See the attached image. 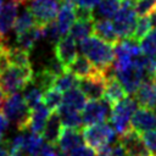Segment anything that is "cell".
<instances>
[{
	"label": "cell",
	"mask_w": 156,
	"mask_h": 156,
	"mask_svg": "<svg viewBox=\"0 0 156 156\" xmlns=\"http://www.w3.org/2000/svg\"><path fill=\"white\" fill-rule=\"evenodd\" d=\"M6 54L10 65H16V66H30L29 61V51L20 48V46H10L7 45L6 48Z\"/></svg>",
	"instance_id": "obj_28"
},
{
	"label": "cell",
	"mask_w": 156,
	"mask_h": 156,
	"mask_svg": "<svg viewBox=\"0 0 156 156\" xmlns=\"http://www.w3.org/2000/svg\"><path fill=\"white\" fill-rule=\"evenodd\" d=\"M122 0H100L93 9L94 20H110L113 18L119 10Z\"/></svg>",
	"instance_id": "obj_23"
},
{
	"label": "cell",
	"mask_w": 156,
	"mask_h": 156,
	"mask_svg": "<svg viewBox=\"0 0 156 156\" xmlns=\"http://www.w3.org/2000/svg\"><path fill=\"white\" fill-rule=\"evenodd\" d=\"M1 9H2V0H0V12H1Z\"/></svg>",
	"instance_id": "obj_52"
},
{
	"label": "cell",
	"mask_w": 156,
	"mask_h": 156,
	"mask_svg": "<svg viewBox=\"0 0 156 156\" xmlns=\"http://www.w3.org/2000/svg\"><path fill=\"white\" fill-rule=\"evenodd\" d=\"M94 21L95 20H77L71 29H69V35L74 38L76 40H83L88 38L89 35L93 34V28H94Z\"/></svg>",
	"instance_id": "obj_25"
},
{
	"label": "cell",
	"mask_w": 156,
	"mask_h": 156,
	"mask_svg": "<svg viewBox=\"0 0 156 156\" xmlns=\"http://www.w3.org/2000/svg\"><path fill=\"white\" fill-rule=\"evenodd\" d=\"M130 127L138 133L156 129V110L140 106L130 118Z\"/></svg>",
	"instance_id": "obj_11"
},
{
	"label": "cell",
	"mask_w": 156,
	"mask_h": 156,
	"mask_svg": "<svg viewBox=\"0 0 156 156\" xmlns=\"http://www.w3.org/2000/svg\"><path fill=\"white\" fill-rule=\"evenodd\" d=\"M93 34L96 35L98 38L110 43V44H116L119 38L115 30L113 23L110 22L108 20H96L94 21V28H93Z\"/></svg>",
	"instance_id": "obj_22"
},
{
	"label": "cell",
	"mask_w": 156,
	"mask_h": 156,
	"mask_svg": "<svg viewBox=\"0 0 156 156\" xmlns=\"http://www.w3.org/2000/svg\"><path fill=\"white\" fill-rule=\"evenodd\" d=\"M78 84H79V78L69 71H65L63 73L58 74L54 82V87L61 91H67L72 88H77Z\"/></svg>",
	"instance_id": "obj_32"
},
{
	"label": "cell",
	"mask_w": 156,
	"mask_h": 156,
	"mask_svg": "<svg viewBox=\"0 0 156 156\" xmlns=\"http://www.w3.org/2000/svg\"><path fill=\"white\" fill-rule=\"evenodd\" d=\"M140 136L145 144V147L150 152V155L156 152V129L152 130H146L140 133Z\"/></svg>",
	"instance_id": "obj_37"
},
{
	"label": "cell",
	"mask_w": 156,
	"mask_h": 156,
	"mask_svg": "<svg viewBox=\"0 0 156 156\" xmlns=\"http://www.w3.org/2000/svg\"><path fill=\"white\" fill-rule=\"evenodd\" d=\"M5 99H6V94L2 90H0V110L2 108V105L5 102Z\"/></svg>",
	"instance_id": "obj_47"
},
{
	"label": "cell",
	"mask_w": 156,
	"mask_h": 156,
	"mask_svg": "<svg viewBox=\"0 0 156 156\" xmlns=\"http://www.w3.org/2000/svg\"><path fill=\"white\" fill-rule=\"evenodd\" d=\"M55 78H56V76H54L51 72H49L48 69L44 68V69H40V71H38L37 73H34L32 80H33L43 91H45V90L50 89L51 87H54Z\"/></svg>",
	"instance_id": "obj_33"
},
{
	"label": "cell",
	"mask_w": 156,
	"mask_h": 156,
	"mask_svg": "<svg viewBox=\"0 0 156 156\" xmlns=\"http://www.w3.org/2000/svg\"><path fill=\"white\" fill-rule=\"evenodd\" d=\"M61 1H63V0H61Z\"/></svg>",
	"instance_id": "obj_55"
},
{
	"label": "cell",
	"mask_w": 156,
	"mask_h": 156,
	"mask_svg": "<svg viewBox=\"0 0 156 156\" xmlns=\"http://www.w3.org/2000/svg\"><path fill=\"white\" fill-rule=\"evenodd\" d=\"M7 129H9V119L6 118L5 115L0 113V139H2Z\"/></svg>",
	"instance_id": "obj_43"
},
{
	"label": "cell",
	"mask_w": 156,
	"mask_h": 156,
	"mask_svg": "<svg viewBox=\"0 0 156 156\" xmlns=\"http://www.w3.org/2000/svg\"><path fill=\"white\" fill-rule=\"evenodd\" d=\"M136 0H122L119 10L113 16V27L118 38H130L133 37L135 26H136V11H135Z\"/></svg>",
	"instance_id": "obj_5"
},
{
	"label": "cell",
	"mask_w": 156,
	"mask_h": 156,
	"mask_svg": "<svg viewBox=\"0 0 156 156\" xmlns=\"http://www.w3.org/2000/svg\"><path fill=\"white\" fill-rule=\"evenodd\" d=\"M18 15V4L10 1L2 5L0 12V39H5L9 32L13 28Z\"/></svg>",
	"instance_id": "obj_17"
},
{
	"label": "cell",
	"mask_w": 156,
	"mask_h": 156,
	"mask_svg": "<svg viewBox=\"0 0 156 156\" xmlns=\"http://www.w3.org/2000/svg\"><path fill=\"white\" fill-rule=\"evenodd\" d=\"M147 17H149V20L151 22L152 28H156V6L150 11V13L147 15Z\"/></svg>",
	"instance_id": "obj_45"
},
{
	"label": "cell",
	"mask_w": 156,
	"mask_h": 156,
	"mask_svg": "<svg viewBox=\"0 0 156 156\" xmlns=\"http://www.w3.org/2000/svg\"><path fill=\"white\" fill-rule=\"evenodd\" d=\"M82 55H84L100 72H105L112 66L115 60V49L112 44L98 38L96 35H89L79 41L78 46Z\"/></svg>",
	"instance_id": "obj_1"
},
{
	"label": "cell",
	"mask_w": 156,
	"mask_h": 156,
	"mask_svg": "<svg viewBox=\"0 0 156 156\" xmlns=\"http://www.w3.org/2000/svg\"><path fill=\"white\" fill-rule=\"evenodd\" d=\"M124 146L128 156H150V152L145 147V144L140 136V133L130 128L118 139Z\"/></svg>",
	"instance_id": "obj_12"
},
{
	"label": "cell",
	"mask_w": 156,
	"mask_h": 156,
	"mask_svg": "<svg viewBox=\"0 0 156 156\" xmlns=\"http://www.w3.org/2000/svg\"><path fill=\"white\" fill-rule=\"evenodd\" d=\"M156 6V0H136L135 11L138 16H146Z\"/></svg>",
	"instance_id": "obj_38"
},
{
	"label": "cell",
	"mask_w": 156,
	"mask_h": 156,
	"mask_svg": "<svg viewBox=\"0 0 156 156\" xmlns=\"http://www.w3.org/2000/svg\"><path fill=\"white\" fill-rule=\"evenodd\" d=\"M61 118L62 126L63 127H69V128H80V126L83 124L82 121V115L79 113V111L72 110V108H67L65 106H60V108L56 111Z\"/></svg>",
	"instance_id": "obj_26"
},
{
	"label": "cell",
	"mask_w": 156,
	"mask_h": 156,
	"mask_svg": "<svg viewBox=\"0 0 156 156\" xmlns=\"http://www.w3.org/2000/svg\"><path fill=\"white\" fill-rule=\"evenodd\" d=\"M111 104L107 102L105 99L101 100H90L85 104L84 108L82 110V121L83 124H95L100 122H105L108 119L111 113Z\"/></svg>",
	"instance_id": "obj_7"
},
{
	"label": "cell",
	"mask_w": 156,
	"mask_h": 156,
	"mask_svg": "<svg viewBox=\"0 0 156 156\" xmlns=\"http://www.w3.org/2000/svg\"><path fill=\"white\" fill-rule=\"evenodd\" d=\"M151 156H156V152H155V154H152V155H151Z\"/></svg>",
	"instance_id": "obj_53"
},
{
	"label": "cell",
	"mask_w": 156,
	"mask_h": 156,
	"mask_svg": "<svg viewBox=\"0 0 156 156\" xmlns=\"http://www.w3.org/2000/svg\"><path fill=\"white\" fill-rule=\"evenodd\" d=\"M2 111L9 122H12L18 130H27L30 108L27 105L23 95L18 93L6 95L5 102L2 105Z\"/></svg>",
	"instance_id": "obj_4"
},
{
	"label": "cell",
	"mask_w": 156,
	"mask_h": 156,
	"mask_svg": "<svg viewBox=\"0 0 156 156\" xmlns=\"http://www.w3.org/2000/svg\"><path fill=\"white\" fill-rule=\"evenodd\" d=\"M151 79H152V82L156 84V71L154 72V74H152V77H151Z\"/></svg>",
	"instance_id": "obj_49"
},
{
	"label": "cell",
	"mask_w": 156,
	"mask_h": 156,
	"mask_svg": "<svg viewBox=\"0 0 156 156\" xmlns=\"http://www.w3.org/2000/svg\"><path fill=\"white\" fill-rule=\"evenodd\" d=\"M34 26H37L35 18H34L33 13L30 12V10L28 7H26L24 10H22L17 15V18H16L15 24H13V30L16 34H18V33H22L24 30L30 29Z\"/></svg>",
	"instance_id": "obj_30"
},
{
	"label": "cell",
	"mask_w": 156,
	"mask_h": 156,
	"mask_svg": "<svg viewBox=\"0 0 156 156\" xmlns=\"http://www.w3.org/2000/svg\"><path fill=\"white\" fill-rule=\"evenodd\" d=\"M32 66H16L10 65L0 71V90L6 95L22 90L23 87L33 78Z\"/></svg>",
	"instance_id": "obj_2"
},
{
	"label": "cell",
	"mask_w": 156,
	"mask_h": 156,
	"mask_svg": "<svg viewBox=\"0 0 156 156\" xmlns=\"http://www.w3.org/2000/svg\"><path fill=\"white\" fill-rule=\"evenodd\" d=\"M43 38V26H34L28 30H24L22 33L16 34V45L30 51L37 41H39Z\"/></svg>",
	"instance_id": "obj_20"
},
{
	"label": "cell",
	"mask_w": 156,
	"mask_h": 156,
	"mask_svg": "<svg viewBox=\"0 0 156 156\" xmlns=\"http://www.w3.org/2000/svg\"><path fill=\"white\" fill-rule=\"evenodd\" d=\"M50 112L51 111L43 102H40L39 105L30 108V115H29V121H28V128L27 129H29L33 133L41 134L43 129L46 124V121L50 116Z\"/></svg>",
	"instance_id": "obj_18"
},
{
	"label": "cell",
	"mask_w": 156,
	"mask_h": 156,
	"mask_svg": "<svg viewBox=\"0 0 156 156\" xmlns=\"http://www.w3.org/2000/svg\"><path fill=\"white\" fill-rule=\"evenodd\" d=\"M26 1H32V0H24V2H26Z\"/></svg>",
	"instance_id": "obj_54"
},
{
	"label": "cell",
	"mask_w": 156,
	"mask_h": 156,
	"mask_svg": "<svg viewBox=\"0 0 156 156\" xmlns=\"http://www.w3.org/2000/svg\"><path fill=\"white\" fill-rule=\"evenodd\" d=\"M152 26H151V22L146 16H139V18L136 20V26H135V29H134V33H133V37L135 40L140 41L144 37L147 35V33L151 30Z\"/></svg>",
	"instance_id": "obj_35"
},
{
	"label": "cell",
	"mask_w": 156,
	"mask_h": 156,
	"mask_svg": "<svg viewBox=\"0 0 156 156\" xmlns=\"http://www.w3.org/2000/svg\"><path fill=\"white\" fill-rule=\"evenodd\" d=\"M23 134V144H22V150L28 154L32 155L35 151H38L43 145H44V138L38 134V133H33L29 130V133H26V130H22Z\"/></svg>",
	"instance_id": "obj_29"
},
{
	"label": "cell",
	"mask_w": 156,
	"mask_h": 156,
	"mask_svg": "<svg viewBox=\"0 0 156 156\" xmlns=\"http://www.w3.org/2000/svg\"><path fill=\"white\" fill-rule=\"evenodd\" d=\"M138 105L139 104L134 96H126L117 104L112 105L108 122L110 126L113 128L115 133L118 134V136L123 135L132 128L130 118L138 108Z\"/></svg>",
	"instance_id": "obj_3"
},
{
	"label": "cell",
	"mask_w": 156,
	"mask_h": 156,
	"mask_svg": "<svg viewBox=\"0 0 156 156\" xmlns=\"http://www.w3.org/2000/svg\"><path fill=\"white\" fill-rule=\"evenodd\" d=\"M83 143H84V139L80 130L78 128H69V127L62 128L57 140L58 149L62 152H69L73 149L83 145Z\"/></svg>",
	"instance_id": "obj_14"
},
{
	"label": "cell",
	"mask_w": 156,
	"mask_h": 156,
	"mask_svg": "<svg viewBox=\"0 0 156 156\" xmlns=\"http://www.w3.org/2000/svg\"><path fill=\"white\" fill-rule=\"evenodd\" d=\"M57 156H66V152H62V154H57Z\"/></svg>",
	"instance_id": "obj_51"
},
{
	"label": "cell",
	"mask_w": 156,
	"mask_h": 156,
	"mask_svg": "<svg viewBox=\"0 0 156 156\" xmlns=\"http://www.w3.org/2000/svg\"><path fill=\"white\" fill-rule=\"evenodd\" d=\"M150 156H151V155H150Z\"/></svg>",
	"instance_id": "obj_56"
},
{
	"label": "cell",
	"mask_w": 156,
	"mask_h": 156,
	"mask_svg": "<svg viewBox=\"0 0 156 156\" xmlns=\"http://www.w3.org/2000/svg\"><path fill=\"white\" fill-rule=\"evenodd\" d=\"M62 128H63V126H62L61 118H60L58 113L55 111V112L50 113V116L46 121V124L43 129L41 136L44 138V140L48 144L55 145V144H57V140H58Z\"/></svg>",
	"instance_id": "obj_19"
},
{
	"label": "cell",
	"mask_w": 156,
	"mask_h": 156,
	"mask_svg": "<svg viewBox=\"0 0 156 156\" xmlns=\"http://www.w3.org/2000/svg\"><path fill=\"white\" fill-rule=\"evenodd\" d=\"M141 52L145 56H152L156 54V28L151 29L146 37H144L140 41Z\"/></svg>",
	"instance_id": "obj_34"
},
{
	"label": "cell",
	"mask_w": 156,
	"mask_h": 156,
	"mask_svg": "<svg viewBox=\"0 0 156 156\" xmlns=\"http://www.w3.org/2000/svg\"><path fill=\"white\" fill-rule=\"evenodd\" d=\"M28 156H57V151L52 144H44L38 151Z\"/></svg>",
	"instance_id": "obj_41"
},
{
	"label": "cell",
	"mask_w": 156,
	"mask_h": 156,
	"mask_svg": "<svg viewBox=\"0 0 156 156\" xmlns=\"http://www.w3.org/2000/svg\"><path fill=\"white\" fill-rule=\"evenodd\" d=\"M68 156H96V151L88 145H80L69 151Z\"/></svg>",
	"instance_id": "obj_40"
},
{
	"label": "cell",
	"mask_w": 156,
	"mask_h": 156,
	"mask_svg": "<svg viewBox=\"0 0 156 156\" xmlns=\"http://www.w3.org/2000/svg\"><path fill=\"white\" fill-rule=\"evenodd\" d=\"M38 26H45L55 20L58 13L57 0H32L28 7Z\"/></svg>",
	"instance_id": "obj_8"
},
{
	"label": "cell",
	"mask_w": 156,
	"mask_h": 156,
	"mask_svg": "<svg viewBox=\"0 0 156 156\" xmlns=\"http://www.w3.org/2000/svg\"><path fill=\"white\" fill-rule=\"evenodd\" d=\"M98 156H111V155H110L108 150L105 147V149H102L101 151H99V155H98Z\"/></svg>",
	"instance_id": "obj_48"
},
{
	"label": "cell",
	"mask_w": 156,
	"mask_h": 156,
	"mask_svg": "<svg viewBox=\"0 0 156 156\" xmlns=\"http://www.w3.org/2000/svg\"><path fill=\"white\" fill-rule=\"evenodd\" d=\"M24 154H26V152L22 151V150H16V151H11L9 156H27V155H24Z\"/></svg>",
	"instance_id": "obj_46"
},
{
	"label": "cell",
	"mask_w": 156,
	"mask_h": 156,
	"mask_svg": "<svg viewBox=\"0 0 156 156\" xmlns=\"http://www.w3.org/2000/svg\"><path fill=\"white\" fill-rule=\"evenodd\" d=\"M105 78H106V85H105V93H104V99L112 105L117 104L122 99L127 96V93L119 80L115 76V71L112 66L105 72Z\"/></svg>",
	"instance_id": "obj_13"
},
{
	"label": "cell",
	"mask_w": 156,
	"mask_h": 156,
	"mask_svg": "<svg viewBox=\"0 0 156 156\" xmlns=\"http://www.w3.org/2000/svg\"><path fill=\"white\" fill-rule=\"evenodd\" d=\"M85 104H87V96L84 95V93L78 87L65 91L63 100H62V106L80 112L84 108Z\"/></svg>",
	"instance_id": "obj_24"
},
{
	"label": "cell",
	"mask_w": 156,
	"mask_h": 156,
	"mask_svg": "<svg viewBox=\"0 0 156 156\" xmlns=\"http://www.w3.org/2000/svg\"><path fill=\"white\" fill-rule=\"evenodd\" d=\"M100 0H72V2L76 5V6H79V7H87V9H90L93 10L98 2Z\"/></svg>",
	"instance_id": "obj_42"
},
{
	"label": "cell",
	"mask_w": 156,
	"mask_h": 156,
	"mask_svg": "<svg viewBox=\"0 0 156 156\" xmlns=\"http://www.w3.org/2000/svg\"><path fill=\"white\" fill-rule=\"evenodd\" d=\"M10 1H13V2H16V4H22V2H24V0H10Z\"/></svg>",
	"instance_id": "obj_50"
},
{
	"label": "cell",
	"mask_w": 156,
	"mask_h": 156,
	"mask_svg": "<svg viewBox=\"0 0 156 156\" xmlns=\"http://www.w3.org/2000/svg\"><path fill=\"white\" fill-rule=\"evenodd\" d=\"M77 40L72 38L71 35H63L55 45H54V52L56 58L65 66L66 71L67 67L74 61L77 57Z\"/></svg>",
	"instance_id": "obj_10"
},
{
	"label": "cell",
	"mask_w": 156,
	"mask_h": 156,
	"mask_svg": "<svg viewBox=\"0 0 156 156\" xmlns=\"http://www.w3.org/2000/svg\"><path fill=\"white\" fill-rule=\"evenodd\" d=\"M22 90H23L22 95H23L27 105L29 106V108H33L34 106H37L40 102H43V94H44V91L33 80H29L23 87Z\"/></svg>",
	"instance_id": "obj_27"
},
{
	"label": "cell",
	"mask_w": 156,
	"mask_h": 156,
	"mask_svg": "<svg viewBox=\"0 0 156 156\" xmlns=\"http://www.w3.org/2000/svg\"><path fill=\"white\" fill-rule=\"evenodd\" d=\"M83 139L88 146L99 152L113 143L115 130L105 122L89 124L83 129Z\"/></svg>",
	"instance_id": "obj_6"
},
{
	"label": "cell",
	"mask_w": 156,
	"mask_h": 156,
	"mask_svg": "<svg viewBox=\"0 0 156 156\" xmlns=\"http://www.w3.org/2000/svg\"><path fill=\"white\" fill-rule=\"evenodd\" d=\"M61 32L57 27L56 21H51L49 23H46L45 26H43V38L46 39L50 44H56L60 39H61Z\"/></svg>",
	"instance_id": "obj_36"
},
{
	"label": "cell",
	"mask_w": 156,
	"mask_h": 156,
	"mask_svg": "<svg viewBox=\"0 0 156 156\" xmlns=\"http://www.w3.org/2000/svg\"><path fill=\"white\" fill-rule=\"evenodd\" d=\"M45 69H48L49 72H51V73H52L54 76H56V77L66 71L65 66L56 58V56H54V57H51V58L48 60L46 66H45Z\"/></svg>",
	"instance_id": "obj_39"
},
{
	"label": "cell",
	"mask_w": 156,
	"mask_h": 156,
	"mask_svg": "<svg viewBox=\"0 0 156 156\" xmlns=\"http://www.w3.org/2000/svg\"><path fill=\"white\" fill-rule=\"evenodd\" d=\"M106 85V78L102 72H99L94 76L80 78L78 88L84 93L87 99L89 100H99L104 98Z\"/></svg>",
	"instance_id": "obj_9"
},
{
	"label": "cell",
	"mask_w": 156,
	"mask_h": 156,
	"mask_svg": "<svg viewBox=\"0 0 156 156\" xmlns=\"http://www.w3.org/2000/svg\"><path fill=\"white\" fill-rule=\"evenodd\" d=\"M62 100H63L62 91L56 89L55 87H51L50 89L45 90L43 94V104L51 112H55L60 108V106L62 105Z\"/></svg>",
	"instance_id": "obj_31"
},
{
	"label": "cell",
	"mask_w": 156,
	"mask_h": 156,
	"mask_svg": "<svg viewBox=\"0 0 156 156\" xmlns=\"http://www.w3.org/2000/svg\"><path fill=\"white\" fill-rule=\"evenodd\" d=\"M67 71H69L73 74H76L79 79L80 78H87V77L94 76V74H96V73L100 72L84 55H80V56L77 55V57L74 58V61L67 67Z\"/></svg>",
	"instance_id": "obj_21"
},
{
	"label": "cell",
	"mask_w": 156,
	"mask_h": 156,
	"mask_svg": "<svg viewBox=\"0 0 156 156\" xmlns=\"http://www.w3.org/2000/svg\"><path fill=\"white\" fill-rule=\"evenodd\" d=\"M74 21H76V5L72 2V0H63L56 18V23L62 37L69 32Z\"/></svg>",
	"instance_id": "obj_15"
},
{
	"label": "cell",
	"mask_w": 156,
	"mask_h": 156,
	"mask_svg": "<svg viewBox=\"0 0 156 156\" xmlns=\"http://www.w3.org/2000/svg\"><path fill=\"white\" fill-rule=\"evenodd\" d=\"M134 98L140 106L156 110V84L151 78L145 79L140 84L138 90L134 93Z\"/></svg>",
	"instance_id": "obj_16"
},
{
	"label": "cell",
	"mask_w": 156,
	"mask_h": 156,
	"mask_svg": "<svg viewBox=\"0 0 156 156\" xmlns=\"http://www.w3.org/2000/svg\"><path fill=\"white\" fill-rule=\"evenodd\" d=\"M9 155H10V149L7 140L0 139V156H9Z\"/></svg>",
	"instance_id": "obj_44"
}]
</instances>
